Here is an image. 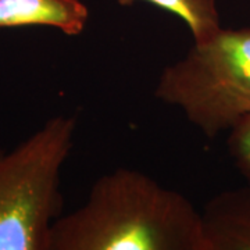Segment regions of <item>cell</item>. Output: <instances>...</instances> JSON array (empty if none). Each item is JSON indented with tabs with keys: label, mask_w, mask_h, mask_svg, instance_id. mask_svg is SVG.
Masks as SVG:
<instances>
[{
	"label": "cell",
	"mask_w": 250,
	"mask_h": 250,
	"mask_svg": "<svg viewBox=\"0 0 250 250\" xmlns=\"http://www.w3.org/2000/svg\"><path fill=\"white\" fill-rule=\"evenodd\" d=\"M202 218L207 250H250V195L246 187L211 197Z\"/></svg>",
	"instance_id": "4"
},
{
	"label": "cell",
	"mask_w": 250,
	"mask_h": 250,
	"mask_svg": "<svg viewBox=\"0 0 250 250\" xmlns=\"http://www.w3.org/2000/svg\"><path fill=\"white\" fill-rule=\"evenodd\" d=\"M77 126L75 116H56L13 150H0V250H50Z\"/></svg>",
	"instance_id": "2"
},
{
	"label": "cell",
	"mask_w": 250,
	"mask_h": 250,
	"mask_svg": "<svg viewBox=\"0 0 250 250\" xmlns=\"http://www.w3.org/2000/svg\"><path fill=\"white\" fill-rule=\"evenodd\" d=\"M154 96L178 107L206 138L250 114V28L225 29L163 68Z\"/></svg>",
	"instance_id": "3"
},
{
	"label": "cell",
	"mask_w": 250,
	"mask_h": 250,
	"mask_svg": "<svg viewBox=\"0 0 250 250\" xmlns=\"http://www.w3.org/2000/svg\"><path fill=\"white\" fill-rule=\"evenodd\" d=\"M227 145L236 168L246 179V189L250 195V114L229 131Z\"/></svg>",
	"instance_id": "7"
},
{
	"label": "cell",
	"mask_w": 250,
	"mask_h": 250,
	"mask_svg": "<svg viewBox=\"0 0 250 250\" xmlns=\"http://www.w3.org/2000/svg\"><path fill=\"white\" fill-rule=\"evenodd\" d=\"M89 10L81 0H0V28L49 27L81 35Z\"/></svg>",
	"instance_id": "5"
},
{
	"label": "cell",
	"mask_w": 250,
	"mask_h": 250,
	"mask_svg": "<svg viewBox=\"0 0 250 250\" xmlns=\"http://www.w3.org/2000/svg\"><path fill=\"white\" fill-rule=\"evenodd\" d=\"M121 6H131L138 1L153 6L179 17L192 34L193 42H205L221 29V20L217 0H116Z\"/></svg>",
	"instance_id": "6"
},
{
	"label": "cell",
	"mask_w": 250,
	"mask_h": 250,
	"mask_svg": "<svg viewBox=\"0 0 250 250\" xmlns=\"http://www.w3.org/2000/svg\"><path fill=\"white\" fill-rule=\"evenodd\" d=\"M50 250H207L202 211L150 175L118 167L52 227Z\"/></svg>",
	"instance_id": "1"
}]
</instances>
